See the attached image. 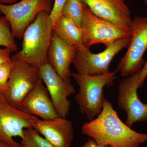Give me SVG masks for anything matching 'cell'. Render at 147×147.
I'll use <instances>...</instances> for the list:
<instances>
[{
  "instance_id": "6da1fadb",
  "label": "cell",
  "mask_w": 147,
  "mask_h": 147,
  "mask_svg": "<svg viewBox=\"0 0 147 147\" xmlns=\"http://www.w3.org/2000/svg\"><path fill=\"white\" fill-rule=\"evenodd\" d=\"M82 132L97 144L112 147H139L147 141V134L134 131L124 123L111 103L105 99L101 113L84 123Z\"/></svg>"
},
{
  "instance_id": "7a4b0ae2",
  "label": "cell",
  "mask_w": 147,
  "mask_h": 147,
  "mask_svg": "<svg viewBox=\"0 0 147 147\" xmlns=\"http://www.w3.org/2000/svg\"><path fill=\"white\" fill-rule=\"evenodd\" d=\"M53 26L50 13H40L24 32L22 49L14 55L39 69L48 61L47 53L53 38Z\"/></svg>"
},
{
  "instance_id": "3957f363",
  "label": "cell",
  "mask_w": 147,
  "mask_h": 147,
  "mask_svg": "<svg viewBox=\"0 0 147 147\" xmlns=\"http://www.w3.org/2000/svg\"><path fill=\"white\" fill-rule=\"evenodd\" d=\"M117 70L97 75L72 72L71 76L79 87L75 100L80 112L86 116L89 121L94 119L102 111L104 101L103 89L113 85Z\"/></svg>"
},
{
  "instance_id": "277c9868",
  "label": "cell",
  "mask_w": 147,
  "mask_h": 147,
  "mask_svg": "<svg viewBox=\"0 0 147 147\" xmlns=\"http://www.w3.org/2000/svg\"><path fill=\"white\" fill-rule=\"evenodd\" d=\"M81 30L84 45L90 48L92 45L100 43L106 46L117 40L131 37L130 28L98 17L84 3Z\"/></svg>"
},
{
  "instance_id": "5b68a950",
  "label": "cell",
  "mask_w": 147,
  "mask_h": 147,
  "mask_svg": "<svg viewBox=\"0 0 147 147\" xmlns=\"http://www.w3.org/2000/svg\"><path fill=\"white\" fill-rule=\"evenodd\" d=\"M131 37L117 40L105 46L102 52L94 54L90 48L84 46L78 47L72 64L77 73L97 75L109 73L110 64L116 55L128 47Z\"/></svg>"
},
{
  "instance_id": "8992f818",
  "label": "cell",
  "mask_w": 147,
  "mask_h": 147,
  "mask_svg": "<svg viewBox=\"0 0 147 147\" xmlns=\"http://www.w3.org/2000/svg\"><path fill=\"white\" fill-rule=\"evenodd\" d=\"M11 59L13 66L8 89L3 95L9 105L20 110L23 100L40 79L39 69L14 55Z\"/></svg>"
},
{
  "instance_id": "52a82bcc",
  "label": "cell",
  "mask_w": 147,
  "mask_h": 147,
  "mask_svg": "<svg viewBox=\"0 0 147 147\" xmlns=\"http://www.w3.org/2000/svg\"><path fill=\"white\" fill-rule=\"evenodd\" d=\"M53 5L52 0H21L10 5L0 3V13L8 20L14 37L21 38L37 15L42 11L50 13Z\"/></svg>"
},
{
  "instance_id": "ba28073f",
  "label": "cell",
  "mask_w": 147,
  "mask_h": 147,
  "mask_svg": "<svg viewBox=\"0 0 147 147\" xmlns=\"http://www.w3.org/2000/svg\"><path fill=\"white\" fill-rule=\"evenodd\" d=\"M131 40L117 70L122 77L130 76L141 70L145 63L143 56L147 50V16H136L129 26Z\"/></svg>"
},
{
  "instance_id": "9c48e42d",
  "label": "cell",
  "mask_w": 147,
  "mask_h": 147,
  "mask_svg": "<svg viewBox=\"0 0 147 147\" xmlns=\"http://www.w3.org/2000/svg\"><path fill=\"white\" fill-rule=\"evenodd\" d=\"M38 119L28 115L9 105L3 94L0 93V137L10 147H23L20 143L13 140V137L21 139L24 130L33 128L34 123Z\"/></svg>"
},
{
  "instance_id": "30bf717a",
  "label": "cell",
  "mask_w": 147,
  "mask_h": 147,
  "mask_svg": "<svg viewBox=\"0 0 147 147\" xmlns=\"http://www.w3.org/2000/svg\"><path fill=\"white\" fill-rule=\"evenodd\" d=\"M39 72L58 115L66 118L70 109V103L67 98L75 92L70 79H62L48 61L40 67Z\"/></svg>"
},
{
  "instance_id": "8fae6325",
  "label": "cell",
  "mask_w": 147,
  "mask_h": 147,
  "mask_svg": "<svg viewBox=\"0 0 147 147\" xmlns=\"http://www.w3.org/2000/svg\"><path fill=\"white\" fill-rule=\"evenodd\" d=\"M140 71L123 79L119 84L118 105L126 113L125 124L130 127L136 123L147 120V104L143 103L137 94Z\"/></svg>"
},
{
  "instance_id": "7c38bea8",
  "label": "cell",
  "mask_w": 147,
  "mask_h": 147,
  "mask_svg": "<svg viewBox=\"0 0 147 147\" xmlns=\"http://www.w3.org/2000/svg\"><path fill=\"white\" fill-rule=\"evenodd\" d=\"M33 128L55 147H70L74 139L73 123L65 118H38Z\"/></svg>"
},
{
  "instance_id": "4fadbf2b",
  "label": "cell",
  "mask_w": 147,
  "mask_h": 147,
  "mask_svg": "<svg viewBox=\"0 0 147 147\" xmlns=\"http://www.w3.org/2000/svg\"><path fill=\"white\" fill-rule=\"evenodd\" d=\"M94 14L120 26L129 28L130 11L124 0H82Z\"/></svg>"
},
{
  "instance_id": "5bb4252c",
  "label": "cell",
  "mask_w": 147,
  "mask_h": 147,
  "mask_svg": "<svg viewBox=\"0 0 147 147\" xmlns=\"http://www.w3.org/2000/svg\"><path fill=\"white\" fill-rule=\"evenodd\" d=\"M20 110L42 120L58 117L47 88L41 79L22 102Z\"/></svg>"
},
{
  "instance_id": "9a60e30c",
  "label": "cell",
  "mask_w": 147,
  "mask_h": 147,
  "mask_svg": "<svg viewBox=\"0 0 147 147\" xmlns=\"http://www.w3.org/2000/svg\"><path fill=\"white\" fill-rule=\"evenodd\" d=\"M77 50L78 47L67 43L53 32L47 53V61L62 79H70L71 73L69 67Z\"/></svg>"
},
{
  "instance_id": "2e32d148",
  "label": "cell",
  "mask_w": 147,
  "mask_h": 147,
  "mask_svg": "<svg viewBox=\"0 0 147 147\" xmlns=\"http://www.w3.org/2000/svg\"><path fill=\"white\" fill-rule=\"evenodd\" d=\"M53 32L69 45L84 46L81 29L67 18L61 15L53 26Z\"/></svg>"
},
{
  "instance_id": "e0dca14e",
  "label": "cell",
  "mask_w": 147,
  "mask_h": 147,
  "mask_svg": "<svg viewBox=\"0 0 147 147\" xmlns=\"http://www.w3.org/2000/svg\"><path fill=\"white\" fill-rule=\"evenodd\" d=\"M84 5L82 0H66L61 15L71 21L81 29Z\"/></svg>"
},
{
  "instance_id": "ac0fdd59",
  "label": "cell",
  "mask_w": 147,
  "mask_h": 147,
  "mask_svg": "<svg viewBox=\"0 0 147 147\" xmlns=\"http://www.w3.org/2000/svg\"><path fill=\"white\" fill-rule=\"evenodd\" d=\"M9 22L5 16L0 17V46L7 48L11 52L18 50Z\"/></svg>"
},
{
  "instance_id": "d6986e66",
  "label": "cell",
  "mask_w": 147,
  "mask_h": 147,
  "mask_svg": "<svg viewBox=\"0 0 147 147\" xmlns=\"http://www.w3.org/2000/svg\"><path fill=\"white\" fill-rule=\"evenodd\" d=\"M20 144L23 147H55L33 128L24 130V136Z\"/></svg>"
},
{
  "instance_id": "ffe728a7",
  "label": "cell",
  "mask_w": 147,
  "mask_h": 147,
  "mask_svg": "<svg viewBox=\"0 0 147 147\" xmlns=\"http://www.w3.org/2000/svg\"><path fill=\"white\" fill-rule=\"evenodd\" d=\"M12 66V61L0 64V93L3 95L8 89V81Z\"/></svg>"
},
{
  "instance_id": "44dd1931",
  "label": "cell",
  "mask_w": 147,
  "mask_h": 147,
  "mask_svg": "<svg viewBox=\"0 0 147 147\" xmlns=\"http://www.w3.org/2000/svg\"><path fill=\"white\" fill-rule=\"evenodd\" d=\"M66 0H55L50 17L53 24L57 20L61 14L62 10Z\"/></svg>"
},
{
  "instance_id": "7402d4cb",
  "label": "cell",
  "mask_w": 147,
  "mask_h": 147,
  "mask_svg": "<svg viewBox=\"0 0 147 147\" xmlns=\"http://www.w3.org/2000/svg\"><path fill=\"white\" fill-rule=\"evenodd\" d=\"M10 50L6 48H0V64L11 61Z\"/></svg>"
},
{
  "instance_id": "603a6c76",
  "label": "cell",
  "mask_w": 147,
  "mask_h": 147,
  "mask_svg": "<svg viewBox=\"0 0 147 147\" xmlns=\"http://www.w3.org/2000/svg\"><path fill=\"white\" fill-rule=\"evenodd\" d=\"M147 77V61L145 63L143 67L140 71V75L138 81V87L139 88H141L145 82V79Z\"/></svg>"
},
{
  "instance_id": "cb8c5ba5",
  "label": "cell",
  "mask_w": 147,
  "mask_h": 147,
  "mask_svg": "<svg viewBox=\"0 0 147 147\" xmlns=\"http://www.w3.org/2000/svg\"><path fill=\"white\" fill-rule=\"evenodd\" d=\"M21 0H0V3L3 4L10 5L18 2Z\"/></svg>"
},
{
  "instance_id": "d4e9b609",
  "label": "cell",
  "mask_w": 147,
  "mask_h": 147,
  "mask_svg": "<svg viewBox=\"0 0 147 147\" xmlns=\"http://www.w3.org/2000/svg\"><path fill=\"white\" fill-rule=\"evenodd\" d=\"M90 147H108V146L97 144L93 139H92V140H91L90 145Z\"/></svg>"
},
{
  "instance_id": "484cf974",
  "label": "cell",
  "mask_w": 147,
  "mask_h": 147,
  "mask_svg": "<svg viewBox=\"0 0 147 147\" xmlns=\"http://www.w3.org/2000/svg\"><path fill=\"white\" fill-rule=\"evenodd\" d=\"M0 147H10L0 137Z\"/></svg>"
},
{
  "instance_id": "4316f807",
  "label": "cell",
  "mask_w": 147,
  "mask_h": 147,
  "mask_svg": "<svg viewBox=\"0 0 147 147\" xmlns=\"http://www.w3.org/2000/svg\"><path fill=\"white\" fill-rule=\"evenodd\" d=\"M91 140H89L84 145L83 147H90V145Z\"/></svg>"
},
{
  "instance_id": "83f0119b",
  "label": "cell",
  "mask_w": 147,
  "mask_h": 147,
  "mask_svg": "<svg viewBox=\"0 0 147 147\" xmlns=\"http://www.w3.org/2000/svg\"><path fill=\"white\" fill-rule=\"evenodd\" d=\"M144 1V2L147 5V0H143Z\"/></svg>"
},
{
  "instance_id": "f1b7e54d",
  "label": "cell",
  "mask_w": 147,
  "mask_h": 147,
  "mask_svg": "<svg viewBox=\"0 0 147 147\" xmlns=\"http://www.w3.org/2000/svg\"><path fill=\"white\" fill-rule=\"evenodd\" d=\"M108 147H112L110 146H108Z\"/></svg>"
}]
</instances>
